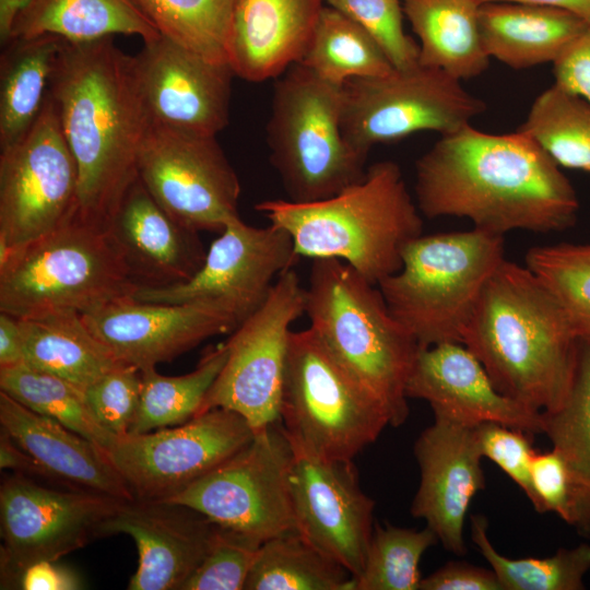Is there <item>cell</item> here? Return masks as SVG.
<instances>
[{
    "instance_id": "6da1fadb",
    "label": "cell",
    "mask_w": 590,
    "mask_h": 590,
    "mask_svg": "<svg viewBox=\"0 0 590 590\" xmlns=\"http://www.w3.org/2000/svg\"><path fill=\"white\" fill-rule=\"evenodd\" d=\"M414 191L424 216L468 219L500 236L564 231L579 210L569 179L530 137L471 125L441 135L416 161Z\"/></svg>"
},
{
    "instance_id": "7a4b0ae2",
    "label": "cell",
    "mask_w": 590,
    "mask_h": 590,
    "mask_svg": "<svg viewBox=\"0 0 590 590\" xmlns=\"http://www.w3.org/2000/svg\"><path fill=\"white\" fill-rule=\"evenodd\" d=\"M48 95L78 169V215L109 227L138 179V155L149 123L132 56L119 49L113 36L64 40Z\"/></svg>"
},
{
    "instance_id": "3957f363",
    "label": "cell",
    "mask_w": 590,
    "mask_h": 590,
    "mask_svg": "<svg viewBox=\"0 0 590 590\" xmlns=\"http://www.w3.org/2000/svg\"><path fill=\"white\" fill-rule=\"evenodd\" d=\"M579 341L542 282L526 266L505 258L486 282L461 344L502 393L548 413L568 396Z\"/></svg>"
},
{
    "instance_id": "277c9868",
    "label": "cell",
    "mask_w": 590,
    "mask_h": 590,
    "mask_svg": "<svg viewBox=\"0 0 590 590\" xmlns=\"http://www.w3.org/2000/svg\"><path fill=\"white\" fill-rule=\"evenodd\" d=\"M286 231L302 257L339 259L377 285L402 266L405 246L422 235L423 220L399 165L380 161L359 181L324 200L256 204Z\"/></svg>"
},
{
    "instance_id": "5b68a950",
    "label": "cell",
    "mask_w": 590,
    "mask_h": 590,
    "mask_svg": "<svg viewBox=\"0 0 590 590\" xmlns=\"http://www.w3.org/2000/svg\"><path fill=\"white\" fill-rule=\"evenodd\" d=\"M305 314L332 357L398 427L409 416L406 382L420 346L391 315L378 286L347 263L312 259Z\"/></svg>"
},
{
    "instance_id": "8992f818",
    "label": "cell",
    "mask_w": 590,
    "mask_h": 590,
    "mask_svg": "<svg viewBox=\"0 0 590 590\" xmlns=\"http://www.w3.org/2000/svg\"><path fill=\"white\" fill-rule=\"evenodd\" d=\"M138 291L109 227L78 214L0 259V311L25 318L86 314Z\"/></svg>"
},
{
    "instance_id": "52a82bcc",
    "label": "cell",
    "mask_w": 590,
    "mask_h": 590,
    "mask_svg": "<svg viewBox=\"0 0 590 590\" xmlns=\"http://www.w3.org/2000/svg\"><path fill=\"white\" fill-rule=\"evenodd\" d=\"M504 259L500 235L474 227L422 234L403 249L401 268L377 286L421 349L461 343L486 282Z\"/></svg>"
},
{
    "instance_id": "ba28073f",
    "label": "cell",
    "mask_w": 590,
    "mask_h": 590,
    "mask_svg": "<svg viewBox=\"0 0 590 590\" xmlns=\"http://www.w3.org/2000/svg\"><path fill=\"white\" fill-rule=\"evenodd\" d=\"M267 141L271 163L293 202L333 197L367 172V157L343 134L342 86L302 63L291 66L274 84Z\"/></svg>"
},
{
    "instance_id": "9c48e42d",
    "label": "cell",
    "mask_w": 590,
    "mask_h": 590,
    "mask_svg": "<svg viewBox=\"0 0 590 590\" xmlns=\"http://www.w3.org/2000/svg\"><path fill=\"white\" fill-rule=\"evenodd\" d=\"M280 422L294 445L340 461H353L390 425L382 405L310 328L290 334Z\"/></svg>"
},
{
    "instance_id": "30bf717a",
    "label": "cell",
    "mask_w": 590,
    "mask_h": 590,
    "mask_svg": "<svg viewBox=\"0 0 590 590\" xmlns=\"http://www.w3.org/2000/svg\"><path fill=\"white\" fill-rule=\"evenodd\" d=\"M486 105L461 81L420 62L384 76L354 79L342 86V130L358 153L415 132H455L484 113Z\"/></svg>"
},
{
    "instance_id": "8fae6325",
    "label": "cell",
    "mask_w": 590,
    "mask_h": 590,
    "mask_svg": "<svg viewBox=\"0 0 590 590\" xmlns=\"http://www.w3.org/2000/svg\"><path fill=\"white\" fill-rule=\"evenodd\" d=\"M294 449L280 420L166 502L261 542L295 531L291 495Z\"/></svg>"
},
{
    "instance_id": "7c38bea8",
    "label": "cell",
    "mask_w": 590,
    "mask_h": 590,
    "mask_svg": "<svg viewBox=\"0 0 590 590\" xmlns=\"http://www.w3.org/2000/svg\"><path fill=\"white\" fill-rule=\"evenodd\" d=\"M79 176L47 94L28 131L0 149V259L78 214Z\"/></svg>"
},
{
    "instance_id": "4fadbf2b",
    "label": "cell",
    "mask_w": 590,
    "mask_h": 590,
    "mask_svg": "<svg viewBox=\"0 0 590 590\" xmlns=\"http://www.w3.org/2000/svg\"><path fill=\"white\" fill-rule=\"evenodd\" d=\"M305 309L306 290L297 273L282 272L264 303L226 341L227 359L198 414L227 409L255 432L279 421L291 326Z\"/></svg>"
},
{
    "instance_id": "5bb4252c",
    "label": "cell",
    "mask_w": 590,
    "mask_h": 590,
    "mask_svg": "<svg viewBox=\"0 0 590 590\" xmlns=\"http://www.w3.org/2000/svg\"><path fill=\"white\" fill-rule=\"evenodd\" d=\"M120 499L70 488L51 487L23 474L0 486L1 589H19L23 570L39 560H58L85 546Z\"/></svg>"
},
{
    "instance_id": "9a60e30c",
    "label": "cell",
    "mask_w": 590,
    "mask_h": 590,
    "mask_svg": "<svg viewBox=\"0 0 590 590\" xmlns=\"http://www.w3.org/2000/svg\"><path fill=\"white\" fill-rule=\"evenodd\" d=\"M138 177L164 211L193 231L221 233L240 217V182L216 135L149 122Z\"/></svg>"
},
{
    "instance_id": "2e32d148",
    "label": "cell",
    "mask_w": 590,
    "mask_h": 590,
    "mask_svg": "<svg viewBox=\"0 0 590 590\" xmlns=\"http://www.w3.org/2000/svg\"><path fill=\"white\" fill-rule=\"evenodd\" d=\"M255 433L238 413L214 408L179 425L118 437L105 453L134 498L165 500L241 449Z\"/></svg>"
},
{
    "instance_id": "e0dca14e",
    "label": "cell",
    "mask_w": 590,
    "mask_h": 590,
    "mask_svg": "<svg viewBox=\"0 0 590 590\" xmlns=\"http://www.w3.org/2000/svg\"><path fill=\"white\" fill-rule=\"evenodd\" d=\"M291 235L272 224L255 227L231 221L210 245L204 262L188 281L140 288L133 298L157 304H205L233 315L240 324L267 299L279 275L297 263Z\"/></svg>"
},
{
    "instance_id": "ac0fdd59",
    "label": "cell",
    "mask_w": 590,
    "mask_h": 590,
    "mask_svg": "<svg viewBox=\"0 0 590 590\" xmlns=\"http://www.w3.org/2000/svg\"><path fill=\"white\" fill-rule=\"evenodd\" d=\"M292 446L296 531L357 578L375 527V502L362 491L353 461L327 460Z\"/></svg>"
},
{
    "instance_id": "d6986e66",
    "label": "cell",
    "mask_w": 590,
    "mask_h": 590,
    "mask_svg": "<svg viewBox=\"0 0 590 590\" xmlns=\"http://www.w3.org/2000/svg\"><path fill=\"white\" fill-rule=\"evenodd\" d=\"M132 68L149 122L208 135L227 126L234 75L228 63L160 34L143 42Z\"/></svg>"
},
{
    "instance_id": "ffe728a7",
    "label": "cell",
    "mask_w": 590,
    "mask_h": 590,
    "mask_svg": "<svg viewBox=\"0 0 590 590\" xmlns=\"http://www.w3.org/2000/svg\"><path fill=\"white\" fill-rule=\"evenodd\" d=\"M81 315L117 362L140 370L172 361L239 326L233 315L212 305L157 304L133 297Z\"/></svg>"
},
{
    "instance_id": "44dd1931",
    "label": "cell",
    "mask_w": 590,
    "mask_h": 590,
    "mask_svg": "<svg viewBox=\"0 0 590 590\" xmlns=\"http://www.w3.org/2000/svg\"><path fill=\"white\" fill-rule=\"evenodd\" d=\"M414 455L421 481L411 514L426 521L448 552L462 556L467 512L485 487L475 427L434 414L433 424L415 441Z\"/></svg>"
},
{
    "instance_id": "7402d4cb",
    "label": "cell",
    "mask_w": 590,
    "mask_h": 590,
    "mask_svg": "<svg viewBox=\"0 0 590 590\" xmlns=\"http://www.w3.org/2000/svg\"><path fill=\"white\" fill-rule=\"evenodd\" d=\"M215 523L202 514L166 500H123L104 521L99 536L127 534L139 564L129 590H181L204 557Z\"/></svg>"
},
{
    "instance_id": "603a6c76",
    "label": "cell",
    "mask_w": 590,
    "mask_h": 590,
    "mask_svg": "<svg viewBox=\"0 0 590 590\" xmlns=\"http://www.w3.org/2000/svg\"><path fill=\"white\" fill-rule=\"evenodd\" d=\"M405 393L427 401L434 414L471 427L494 422L531 435L543 433L542 413L502 393L461 343L420 349Z\"/></svg>"
},
{
    "instance_id": "cb8c5ba5",
    "label": "cell",
    "mask_w": 590,
    "mask_h": 590,
    "mask_svg": "<svg viewBox=\"0 0 590 590\" xmlns=\"http://www.w3.org/2000/svg\"><path fill=\"white\" fill-rule=\"evenodd\" d=\"M109 229L138 290L184 283L199 271L206 256L199 232L164 211L139 177L126 193Z\"/></svg>"
},
{
    "instance_id": "d4e9b609",
    "label": "cell",
    "mask_w": 590,
    "mask_h": 590,
    "mask_svg": "<svg viewBox=\"0 0 590 590\" xmlns=\"http://www.w3.org/2000/svg\"><path fill=\"white\" fill-rule=\"evenodd\" d=\"M1 429L38 468L44 482L70 489L134 499L105 451L61 423L0 391Z\"/></svg>"
},
{
    "instance_id": "484cf974",
    "label": "cell",
    "mask_w": 590,
    "mask_h": 590,
    "mask_svg": "<svg viewBox=\"0 0 590 590\" xmlns=\"http://www.w3.org/2000/svg\"><path fill=\"white\" fill-rule=\"evenodd\" d=\"M323 5V0H237L227 44L234 75L259 83L298 63Z\"/></svg>"
},
{
    "instance_id": "4316f807",
    "label": "cell",
    "mask_w": 590,
    "mask_h": 590,
    "mask_svg": "<svg viewBox=\"0 0 590 590\" xmlns=\"http://www.w3.org/2000/svg\"><path fill=\"white\" fill-rule=\"evenodd\" d=\"M588 25L567 11L522 2L486 1L479 10L485 52L512 69L553 63Z\"/></svg>"
},
{
    "instance_id": "83f0119b",
    "label": "cell",
    "mask_w": 590,
    "mask_h": 590,
    "mask_svg": "<svg viewBox=\"0 0 590 590\" xmlns=\"http://www.w3.org/2000/svg\"><path fill=\"white\" fill-rule=\"evenodd\" d=\"M418 38V62L463 81L482 74L489 57L482 45L479 0H401Z\"/></svg>"
},
{
    "instance_id": "f1b7e54d",
    "label": "cell",
    "mask_w": 590,
    "mask_h": 590,
    "mask_svg": "<svg viewBox=\"0 0 590 590\" xmlns=\"http://www.w3.org/2000/svg\"><path fill=\"white\" fill-rule=\"evenodd\" d=\"M24 364L85 389L118 364L82 315L60 310L19 318Z\"/></svg>"
},
{
    "instance_id": "f546056e",
    "label": "cell",
    "mask_w": 590,
    "mask_h": 590,
    "mask_svg": "<svg viewBox=\"0 0 590 590\" xmlns=\"http://www.w3.org/2000/svg\"><path fill=\"white\" fill-rule=\"evenodd\" d=\"M116 34L137 35L143 42L160 35L127 0H25L8 40L55 35L69 43H87Z\"/></svg>"
},
{
    "instance_id": "4dcf8cb0",
    "label": "cell",
    "mask_w": 590,
    "mask_h": 590,
    "mask_svg": "<svg viewBox=\"0 0 590 590\" xmlns=\"http://www.w3.org/2000/svg\"><path fill=\"white\" fill-rule=\"evenodd\" d=\"M64 39L12 38L0 58V149L21 139L37 119Z\"/></svg>"
},
{
    "instance_id": "1f68e13d",
    "label": "cell",
    "mask_w": 590,
    "mask_h": 590,
    "mask_svg": "<svg viewBox=\"0 0 590 590\" xmlns=\"http://www.w3.org/2000/svg\"><path fill=\"white\" fill-rule=\"evenodd\" d=\"M339 86L354 79L384 76L394 68L376 39L339 10L324 4L300 61Z\"/></svg>"
},
{
    "instance_id": "d6a6232c",
    "label": "cell",
    "mask_w": 590,
    "mask_h": 590,
    "mask_svg": "<svg viewBox=\"0 0 590 590\" xmlns=\"http://www.w3.org/2000/svg\"><path fill=\"white\" fill-rule=\"evenodd\" d=\"M543 433L564 457L575 487V527L590 538V340H580L574 380L564 403L542 413Z\"/></svg>"
},
{
    "instance_id": "836d02e7",
    "label": "cell",
    "mask_w": 590,
    "mask_h": 590,
    "mask_svg": "<svg viewBox=\"0 0 590 590\" xmlns=\"http://www.w3.org/2000/svg\"><path fill=\"white\" fill-rule=\"evenodd\" d=\"M245 590H355V578L295 530L261 544Z\"/></svg>"
},
{
    "instance_id": "e575fe53",
    "label": "cell",
    "mask_w": 590,
    "mask_h": 590,
    "mask_svg": "<svg viewBox=\"0 0 590 590\" xmlns=\"http://www.w3.org/2000/svg\"><path fill=\"white\" fill-rule=\"evenodd\" d=\"M227 356L225 342L209 350L197 367L185 375L164 376L155 367L142 369L139 408L128 434L179 425L198 415Z\"/></svg>"
},
{
    "instance_id": "d590c367",
    "label": "cell",
    "mask_w": 590,
    "mask_h": 590,
    "mask_svg": "<svg viewBox=\"0 0 590 590\" xmlns=\"http://www.w3.org/2000/svg\"><path fill=\"white\" fill-rule=\"evenodd\" d=\"M559 167L590 172V104L555 83L532 103L517 129Z\"/></svg>"
},
{
    "instance_id": "8d00e7d4",
    "label": "cell",
    "mask_w": 590,
    "mask_h": 590,
    "mask_svg": "<svg viewBox=\"0 0 590 590\" xmlns=\"http://www.w3.org/2000/svg\"><path fill=\"white\" fill-rule=\"evenodd\" d=\"M0 389L30 410L87 438L104 451L118 438L95 418L87 404L85 389L58 376L23 363L0 368Z\"/></svg>"
},
{
    "instance_id": "74e56055",
    "label": "cell",
    "mask_w": 590,
    "mask_h": 590,
    "mask_svg": "<svg viewBox=\"0 0 590 590\" xmlns=\"http://www.w3.org/2000/svg\"><path fill=\"white\" fill-rule=\"evenodd\" d=\"M156 31L220 63L227 62V44L237 0H127Z\"/></svg>"
},
{
    "instance_id": "f35d334b",
    "label": "cell",
    "mask_w": 590,
    "mask_h": 590,
    "mask_svg": "<svg viewBox=\"0 0 590 590\" xmlns=\"http://www.w3.org/2000/svg\"><path fill=\"white\" fill-rule=\"evenodd\" d=\"M472 541L496 574L503 590H582L590 570V544L559 548L548 557L510 558L493 546L485 517L471 518Z\"/></svg>"
},
{
    "instance_id": "ab89813d",
    "label": "cell",
    "mask_w": 590,
    "mask_h": 590,
    "mask_svg": "<svg viewBox=\"0 0 590 590\" xmlns=\"http://www.w3.org/2000/svg\"><path fill=\"white\" fill-rule=\"evenodd\" d=\"M557 300L580 340H590V241L536 246L524 264Z\"/></svg>"
},
{
    "instance_id": "60d3db41",
    "label": "cell",
    "mask_w": 590,
    "mask_h": 590,
    "mask_svg": "<svg viewBox=\"0 0 590 590\" xmlns=\"http://www.w3.org/2000/svg\"><path fill=\"white\" fill-rule=\"evenodd\" d=\"M437 542L428 527L414 530L376 523L355 590H420L421 558Z\"/></svg>"
},
{
    "instance_id": "b9f144b4",
    "label": "cell",
    "mask_w": 590,
    "mask_h": 590,
    "mask_svg": "<svg viewBox=\"0 0 590 590\" xmlns=\"http://www.w3.org/2000/svg\"><path fill=\"white\" fill-rule=\"evenodd\" d=\"M262 543L216 524L204 557L181 590H244Z\"/></svg>"
},
{
    "instance_id": "7bdbcfd3",
    "label": "cell",
    "mask_w": 590,
    "mask_h": 590,
    "mask_svg": "<svg viewBox=\"0 0 590 590\" xmlns=\"http://www.w3.org/2000/svg\"><path fill=\"white\" fill-rule=\"evenodd\" d=\"M367 31L380 45L393 68L403 70L418 63V44L403 26L401 0H323Z\"/></svg>"
},
{
    "instance_id": "ee69618b",
    "label": "cell",
    "mask_w": 590,
    "mask_h": 590,
    "mask_svg": "<svg viewBox=\"0 0 590 590\" xmlns=\"http://www.w3.org/2000/svg\"><path fill=\"white\" fill-rule=\"evenodd\" d=\"M84 391L98 423L117 437L128 435L139 408L141 370L118 364Z\"/></svg>"
},
{
    "instance_id": "f6af8a7d",
    "label": "cell",
    "mask_w": 590,
    "mask_h": 590,
    "mask_svg": "<svg viewBox=\"0 0 590 590\" xmlns=\"http://www.w3.org/2000/svg\"><path fill=\"white\" fill-rule=\"evenodd\" d=\"M480 451L517 484L530 503L534 500L531 486L533 435L499 423L485 422L475 426Z\"/></svg>"
},
{
    "instance_id": "bcb514c9",
    "label": "cell",
    "mask_w": 590,
    "mask_h": 590,
    "mask_svg": "<svg viewBox=\"0 0 590 590\" xmlns=\"http://www.w3.org/2000/svg\"><path fill=\"white\" fill-rule=\"evenodd\" d=\"M531 486L538 512H554L574 526L575 487L567 462L558 450L535 453L531 468Z\"/></svg>"
},
{
    "instance_id": "7dc6e473",
    "label": "cell",
    "mask_w": 590,
    "mask_h": 590,
    "mask_svg": "<svg viewBox=\"0 0 590 590\" xmlns=\"http://www.w3.org/2000/svg\"><path fill=\"white\" fill-rule=\"evenodd\" d=\"M555 84L590 104V24L553 62Z\"/></svg>"
},
{
    "instance_id": "c3c4849f",
    "label": "cell",
    "mask_w": 590,
    "mask_h": 590,
    "mask_svg": "<svg viewBox=\"0 0 590 590\" xmlns=\"http://www.w3.org/2000/svg\"><path fill=\"white\" fill-rule=\"evenodd\" d=\"M420 590H503L493 569L464 562H449L427 577Z\"/></svg>"
},
{
    "instance_id": "681fc988",
    "label": "cell",
    "mask_w": 590,
    "mask_h": 590,
    "mask_svg": "<svg viewBox=\"0 0 590 590\" xmlns=\"http://www.w3.org/2000/svg\"><path fill=\"white\" fill-rule=\"evenodd\" d=\"M82 588L80 577L57 560H39L21 574L19 589L23 590H76Z\"/></svg>"
},
{
    "instance_id": "f907efd6",
    "label": "cell",
    "mask_w": 590,
    "mask_h": 590,
    "mask_svg": "<svg viewBox=\"0 0 590 590\" xmlns=\"http://www.w3.org/2000/svg\"><path fill=\"white\" fill-rule=\"evenodd\" d=\"M23 363V338L19 318L0 311V368Z\"/></svg>"
},
{
    "instance_id": "816d5d0a",
    "label": "cell",
    "mask_w": 590,
    "mask_h": 590,
    "mask_svg": "<svg viewBox=\"0 0 590 590\" xmlns=\"http://www.w3.org/2000/svg\"><path fill=\"white\" fill-rule=\"evenodd\" d=\"M486 1H514L542 7L559 9L575 14L576 16L590 24V0H479Z\"/></svg>"
},
{
    "instance_id": "f5cc1de1",
    "label": "cell",
    "mask_w": 590,
    "mask_h": 590,
    "mask_svg": "<svg viewBox=\"0 0 590 590\" xmlns=\"http://www.w3.org/2000/svg\"><path fill=\"white\" fill-rule=\"evenodd\" d=\"M25 0H0V39L4 44L10 34L12 21Z\"/></svg>"
}]
</instances>
